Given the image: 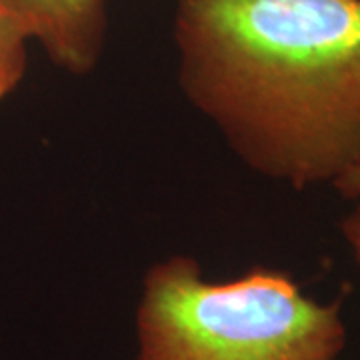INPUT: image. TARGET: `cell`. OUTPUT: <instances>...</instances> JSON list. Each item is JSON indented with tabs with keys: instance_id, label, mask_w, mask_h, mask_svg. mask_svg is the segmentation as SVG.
<instances>
[{
	"instance_id": "cell-2",
	"label": "cell",
	"mask_w": 360,
	"mask_h": 360,
	"mask_svg": "<svg viewBox=\"0 0 360 360\" xmlns=\"http://www.w3.org/2000/svg\"><path fill=\"white\" fill-rule=\"evenodd\" d=\"M342 302L312 298L281 270L214 283L188 257L146 270L136 307V360H338Z\"/></svg>"
},
{
	"instance_id": "cell-6",
	"label": "cell",
	"mask_w": 360,
	"mask_h": 360,
	"mask_svg": "<svg viewBox=\"0 0 360 360\" xmlns=\"http://www.w3.org/2000/svg\"><path fill=\"white\" fill-rule=\"evenodd\" d=\"M333 186H335L336 191L342 194L345 198L359 200L360 202V165H356L354 168H350L348 172H345L340 179L336 180Z\"/></svg>"
},
{
	"instance_id": "cell-5",
	"label": "cell",
	"mask_w": 360,
	"mask_h": 360,
	"mask_svg": "<svg viewBox=\"0 0 360 360\" xmlns=\"http://www.w3.org/2000/svg\"><path fill=\"white\" fill-rule=\"evenodd\" d=\"M340 234L345 238V243L350 248L352 257L356 258L360 264V205L350 210L347 217L340 222Z\"/></svg>"
},
{
	"instance_id": "cell-3",
	"label": "cell",
	"mask_w": 360,
	"mask_h": 360,
	"mask_svg": "<svg viewBox=\"0 0 360 360\" xmlns=\"http://www.w3.org/2000/svg\"><path fill=\"white\" fill-rule=\"evenodd\" d=\"M46 56L70 75H89L103 56L108 0H0Z\"/></svg>"
},
{
	"instance_id": "cell-1",
	"label": "cell",
	"mask_w": 360,
	"mask_h": 360,
	"mask_svg": "<svg viewBox=\"0 0 360 360\" xmlns=\"http://www.w3.org/2000/svg\"><path fill=\"white\" fill-rule=\"evenodd\" d=\"M179 82L246 167L292 188L360 165V0H179Z\"/></svg>"
},
{
	"instance_id": "cell-4",
	"label": "cell",
	"mask_w": 360,
	"mask_h": 360,
	"mask_svg": "<svg viewBox=\"0 0 360 360\" xmlns=\"http://www.w3.org/2000/svg\"><path fill=\"white\" fill-rule=\"evenodd\" d=\"M28 42L30 37L22 22L0 6V103L25 77Z\"/></svg>"
}]
</instances>
